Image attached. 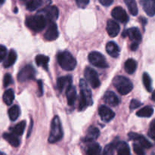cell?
<instances>
[{
	"instance_id": "42",
	"label": "cell",
	"mask_w": 155,
	"mask_h": 155,
	"mask_svg": "<svg viewBox=\"0 0 155 155\" xmlns=\"http://www.w3.org/2000/svg\"><path fill=\"white\" fill-rule=\"evenodd\" d=\"M98 1L104 6H110L113 3L114 0H98Z\"/></svg>"
},
{
	"instance_id": "33",
	"label": "cell",
	"mask_w": 155,
	"mask_h": 155,
	"mask_svg": "<svg viewBox=\"0 0 155 155\" xmlns=\"http://www.w3.org/2000/svg\"><path fill=\"white\" fill-rule=\"evenodd\" d=\"M42 5V0H30L27 4V9L30 12H33L39 8Z\"/></svg>"
},
{
	"instance_id": "39",
	"label": "cell",
	"mask_w": 155,
	"mask_h": 155,
	"mask_svg": "<svg viewBox=\"0 0 155 155\" xmlns=\"http://www.w3.org/2000/svg\"><path fill=\"white\" fill-rule=\"evenodd\" d=\"M141 105H142V103H141L140 101H139L138 100L136 99H133L131 101V102H130V107L131 110H134V109H136L138 108V107H140Z\"/></svg>"
},
{
	"instance_id": "26",
	"label": "cell",
	"mask_w": 155,
	"mask_h": 155,
	"mask_svg": "<svg viewBox=\"0 0 155 155\" xmlns=\"http://www.w3.org/2000/svg\"><path fill=\"white\" fill-rule=\"evenodd\" d=\"M16 60H17L16 52H15V50H11V51H9L7 58H6L4 64L3 65H4L5 68H9V67L12 66V65H13L15 63V61H16Z\"/></svg>"
},
{
	"instance_id": "8",
	"label": "cell",
	"mask_w": 155,
	"mask_h": 155,
	"mask_svg": "<svg viewBox=\"0 0 155 155\" xmlns=\"http://www.w3.org/2000/svg\"><path fill=\"white\" fill-rule=\"evenodd\" d=\"M35 70L31 65H26L23 69L21 70L18 74V81L23 83V82L28 81V80H33L35 77Z\"/></svg>"
},
{
	"instance_id": "7",
	"label": "cell",
	"mask_w": 155,
	"mask_h": 155,
	"mask_svg": "<svg viewBox=\"0 0 155 155\" xmlns=\"http://www.w3.org/2000/svg\"><path fill=\"white\" fill-rule=\"evenodd\" d=\"M38 13L42 15L47 21H50V22H54L55 20L58 19V10L57 7L54 5L47 6Z\"/></svg>"
},
{
	"instance_id": "10",
	"label": "cell",
	"mask_w": 155,
	"mask_h": 155,
	"mask_svg": "<svg viewBox=\"0 0 155 155\" xmlns=\"http://www.w3.org/2000/svg\"><path fill=\"white\" fill-rule=\"evenodd\" d=\"M59 33L58 30V27L55 23L51 22L47 27L44 37L48 41H54L58 38Z\"/></svg>"
},
{
	"instance_id": "37",
	"label": "cell",
	"mask_w": 155,
	"mask_h": 155,
	"mask_svg": "<svg viewBox=\"0 0 155 155\" xmlns=\"http://www.w3.org/2000/svg\"><path fill=\"white\" fill-rule=\"evenodd\" d=\"M12 82H13V80H12V76L8 74H5L4 79H3V86H4V87L8 86L11 83H12Z\"/></svg>"
},
{
	"instance_id": "13",
	"label": "cell",
	"mask_w": 155,
	"mask_h": 155,
	"mask_svg": "<svg viewBox=\"0 0 155 155\" xmlns=\"http://www.w3.org/2000/svg\"><path fill=\"white\" fill-rule=\"evenodd\" d=\"M57 86L59 92H67L68 89L72 86V77L71 76H65L58 79Z\"/></svg>"
},
{
	"instance_id": "31",
	"label": "cell",
	"mask_w": 155,
	"mask_h": 155,
	"mask_svg": "<svg viewBox=\"0 0 155 155\" xmlns=\"http://www.w3.org/2000/svg\"><path fill=\"white\" fill-rule=\"evenodd\" d=\"M26 127V121H21L19 124L15 125L13 128H12V133L13 134L16 135V136H21L24 133V130Z\"/></svg>"
},
{
	"instance_id": "50",
	"label": "cell",
	"mask_w": 155,
	"mask_h": 155,
	"mask_svg": "<svg viewBox=\"0 0 155 155\" xmlns=\"http://www.w3.org/2000/svg\"><path fill=\"white\" fill-rule=\"evenodd\" d=\"M154 1H155V0H154Z\"/></svg>"
},
{
	"instance_id": "38",
	"label": "cell",
	"mask_w": 155,
	"mask_h": 155,
	"mask_svg": "<svg viewBox=\"0 0 155 155\" xmlns=\"http://www.w3.org/2000/svg\"><path fill=\"white\" fill-rule=\"evenodd\" d=\"M7 54V48L4 45H0V62L2 61Z\"/></svg>"
},
{
	"instance_id": "11",
	"label": "cell",
	"mask_w": 155,
	"mask_h": 155,
	"mask_svg": "<svg viewBox=\"0 0 155 155\" xmlns=\"http://www.w3.org/2000/svg\"><path fill=\"white\" fill-rule=\"evenodd\" d=\"M111 15L114 19L123 24H126L129 21V17L126 11L122 7H116L112 10Z\"/></svg>"
},
{
	"instance_id": "21",
	"label": "cell",
	"mask_w": 155,
	"mask_h": 155,
	"mask_svg": "<svg viewBox=\"0 0 155 155\" xmlns=\"http://www.w3.org/2000/svg\"><path fill=\"white\" fill-rule=\"evenodd\" d=\"M101 151V146L96 142H92L87 146L86 151V155H100Z\"/></svg>"
},
{
	"instance_id": "2",
	"label": "cell",
	"mask_w": 155,
	"mask_h": 155,
	"mask_svg": "<svg viewBox=\"0 0 155 155\" xmlns=\"http://www.w3.org/2000/svg\"><path fill=\"white\" fill-rule=\"evenodd\" d=\"M62 137H63V130H62L61 123L60 118L58 116H55L51 120L48 142L49 143H55L60 141Z\"/></svg>"
},
{
	"instance_id": "14",
	"label": "cell",
	"mask_w": 155,
	"mask_h": 155,
	"mask_svg": "<svg viewBox=\"0 0 155 155\" xmlns=\"http://www.w3.org/2000/svg\"><path fill=\"white\" fill-rule=\"evenodd\" d=\"M129 137H130V139L134 141H138L140 144L141 146L144 148H151L152 147V144L149 142L147 139H145L143 136L142 135H139L138 133H129Z\"/></svg>"
},
{
	"instance_id": "4",
	"label": "cell",
	"mask_w": 155,
	"mask_h": 155,
	"mask_svg": "<svg viewBox=\"0 0 155 155\" xmlns=\"http://www.w3.org/2000/svg\"><path fill=\"white\" fill-rule=\"evenodd\" d=\"M47 21L40 14L30 16L26 19V25L35 32H39L43 30L47 24Z\"/></svg>"
},
{
	"instance_id": "3",
	"label": "cell",
	"mask_w": 155,
	"mask_h": 155,
	"mask_svg": "<svg viewBox=\"0 0 155 155\" xmlns=\"http://www.w3.org/2000/svg\"><path fill=\"white\" fill-rule=\"evenodd\" d=\"M113 84L120 94L124 95L130 93L133 89V85L128 78L117 76L113 80Z\"/></svg>"
},
{
	"instance_id": "15",
	"label": "cell",
	"mask_w": 155,
	"mask_h": 155,
	"mask_svg": "<svg viewBox=\"0 0 155 155\" xmlns=\"http://www.w3.org/2000/svg\"><path fill=\"white\" fill-rule=\"evenodd\" d=\"M140 4L148 16L153 17L155 15L154 0H140Z\"/></svg>"
},
{
	"instance_id": "43",
	"label": "cell",
	"mask_w": 155,
	"mask_h": 155,
	"mask_svg": "<svg viewBox=\"0 0 155 155\" xmlns=\"http://www.w3.org/2000/svg\"><path fill=\"white\" fill-rule=\"evenodd\" d=\"M138 47H139V43H138V42H133L131 45V49L133 50V51H136L138 48Z\"/></svg>"
},
{
	"instance_id": "24",
	"label": "cell",
	"mask_w": 155,
	"mask_h": 155,
	"mask_svg": "<svg viewBox=\"0 0 155 155\" xmlns=\"http://www.w3.org/2000/svg\"><path fill=\"white\" fill-rule=\"evenodd\" d=\"M3 138L13 147H18L20 145V141L16 135L12 134V133H4Z\"/></svg>"
},
{
	"instance_id": "12",
	"label": "cell",
	"mask_w": 155,
	"mask_h": 155,
	"mask_svg": "<svg viewBox=\"0 0 155 155\" xmlns=\"http://www.w3.org/2000/svg\"><path fill=\"white\" fill-rule=\"evenodd\" d=\"M98 114L101 119L106 123L110 121L115 117L114 112L105 105L100 106L98 108Z\"/></svg>"
},
{
	"instance_id": "18",
	"label": "cell",
	"mask_w": 155,
	"mask_h": 155,
	"mask_svg": "<svg viewBox=\"0 0 155 155\" xmlns=\"http://www.w3.org/2000/svg\"><path fill=\"white\" fill-rule=\"evenodd\" d=\"M100 135L99 130L97 127H90L88 130L86 136L85 137L84 141L86 142H92L94 140L98 139V137Z\"/></svg>"
},
{
	"instance_id": "28",
	"label": "cell",
	"mask_w": 155,
	"mask_h": 155,
	"mask_svg": "<svg viewBox=\"0 0 155 155\" xmlns=\"http://www.w3.org/2000/svg\"><path fill=\"white\" fill-rule=\"evenodd\" d=\"M15 99V93L12 89H7L3 94V101L7 105H11Z\"/></svg>"
},
{
	"instance_id": "20",
	"label": "cell",
	"mask_w": 155,
	"mask_h": 155,
	"mask_svg": "<svg viewBox=\"0 0 155 155\" xmlns=\"http://www.w3.org/2000/svg\"><path fill=\"white\" fill-rule=\"evenodd\" d=\"M106 51L110 56L113 58H117L120 54V48L114 42H107L106 45Z\"/></svg>"
},
{
	"instance_id": "46",
	"label": "cell",
	"mask_w": 155,
	"mask_h": 155,
	"mask_svg": "<svg viewBox=\"0 0 155 155\" xmlns=\"http://www.w3.org/2000/svg\"><path fill=\"white\" fill-rule=\"evenodd\" d=\"M123 36H124V37H126V36H127V30H124V31L123 32Z\"/></svg>"
},
{
	"instance_id": "40",
	"label": "cell",
	"mask_w": 155,
	"mask_h": 155,
	"mask_svg": "<svg viewBox=\"0 0 155 155\" xmlns=\"http://www.w3.org/2000/svg\"><path fill=\"white\" fill-rule=\"evenodd\" d=\"M77 5L81 8H84L89 4V0H76Z\"/></svg>"
},
{
	"instance_id": "1",
	"label": "cell",
	"mask_w": 155,
	"mask_h": 155,
	"mask_svg": "<svg viewBox=\"0 0 155 155\" xmlns=\"http://www.w3.org/2000/svg\"><path fill=\"white\" fill-rule=\"evenodd\" d=\"M57 60L62 69L65 71H73L77 66V61L74 56L68 51L59 52L57 54Z\"/></svg>"
},
{
	"instance_id": "44",
	"label": "cell",
	"mask_w": 155,
	"mask_h": 155,
	"mask_svg": "<svg viewBox=\"0 0 155 155\" xmlns=\"http://www.w3.org/2000/svg\"><path fill=\"white\" fill-rule=\"evenodd\" d=\"M148 135H149V136L151 138V139H154L155 141V131H154V130H150Z\"/></svg>"
},
{
	"instance_id": "5",
	"label": "cell",
	"mask_w": 155,
	"mask_h": 155,
	"mask_svg": "<svg viewBox=\"0 0 155 155\" xmlns=\"http://www.w3.org/2000/svg\"><path fill=\"white\" fill-rule=\"evenodd\" d=\"M89 62L94 66L100 68H107L108 67V64L106 61L105 58L101 53L97 51H92L88 56Z\"/></svg>"
},
{
	"instance_id": "32",
	"label": "cell",
	"mask_w": 155,
	"mask_h": 155,
	"mask_svg": "<svg viewBox=\"0 0 155 155\" xmlns=\"http://www.w3.org/2000/svg\"><path fill=\"white\" fill-rule=\"evenodd\" d=\"M21 110L18 105H13L8 110V117L12 121H15L19 117Z\"/></svg>"
},
{
	"instance_id": "27",
	"label": "cell",
	"mask_w": 155,
	"mask_h": 155,
	"mask_svg": "<svg viewBox=\"0 0 155 155\" xmlns=\"http://www.w3.org/2000/svg\"><path fill=\"white\" fill-rule=\"evenodd\" d=\"M137 68V63L133 59L130 58L126 61L125 63V71H127V74H132L136 71Z\"/></svg>"
},
{
	"instance_id": "35",
	"label": "cell",
	"mask_w": 155,
	"mask_h": 155,
	"mask_svg": "<svg viewBox=\"0 0 155 155\" xmlns=\"http://www.w3.org/2000/svg\"><path fill=\"white\" fill-rule=\"evenodd\" d=\"M115 148H116V145L114 143H110L109 145H106L105 148L104 149V155H114V153Z\"/></svg>"
},
{
	"instance_id": "16",
	"label": "cell",
	"mask_w": 155,
	"mask_h": 155,
	"mask_svg": "<svg viewBox=\"0 0 155 155\" xmlns=\"http://www.w3.org/2000/svg\"><path fill=\"white\" fill-rule=\"evenodd\" d=\"M107 32L110 37H115L120 33V25L113 20H108L107 22Z\"/></svg>"
},
{
	"instance_id": "6",
	"label": "cell",
	"mask_w": 155,
	"mask_h": 155,
	"mask_svg": "<svg viewBox=\"0 0 155 155\" xmlns=\"http://www.w3.org/2000/svg\"><path fill=\"white\" fill-rule=\"evenodd\" d=\"M84 76L86 80H87L88 83L91 85L92 88L96 89V88L99 87L100 85H101V82L98 78V74L95 70L89 68V67H87L85 69Z\"/></svg>"
},
{
	"instance_id": "19",
	"label": "cell",
	"mask_w": 155,
	"mask_h": 155,
	"mask_svg": "<svg viewBox=\"0 0 155 155\" xmlns=\"http://www.w3.org/2000/svg\"><path fill=\"white\" fill-rule=\"evenodd\" d=\"M127 31V36H129L130 39L131 41H133V42H140L142 41V35H141L140 31L136 27H133Z\"/></svg>"
},
{
	"instance_id": "9",
	"label": "cell",
	"mask_w": 155,
	"mask_h": 155,
	"mask_svg": "<svg viewBox=\"0 0 155 155\" xmlns=\"http://www.w3.org/2000/svg\"><path fill=\"white\" fill-rule=\"evenodd\" d=\"M80 95L86 99L87 102L88 106H90L92 104V92L89 89V86L86 83L83 79H81L80 80Z\"/></svg>"
},
{
	"instance_id": "49",
	"label": "cell",
	"mask_w": 155,
	"mask_h": 155,
	"mask_svg": "<svg viewBox=\"0 0 155 155\" xmlns=\"http://www.w3.org/2000/svg\"><path fill=\"white\" fill-rule=\"evenodd\" d=\"M5 1V0H0V4H2V3H4Z\"/></svg>"
},
{
	"instance_id": "30",
	"label": "cell",
	"mask_w": 155,
	"mask_h": 155,
	"mask_svg": "<svg viewBox=\"0 0 155 155\" xmlns=\"http://www.w3.org/2000/svg\"><path fill=\"white\" fill-rule=\"evenodd\" d=\"M124 2L127 5L130 14L134 16L138 15V6L136 4V0H124Z\"/></svg>"
},
{
	"instance_id": "36",
	"label": "cell",
	"mask_w": 155,
	"mask_h": 155,
	"mask_svg": "<svg viewBox=\"0 0 155 155\" xmlns=\"http://www.w3.org/2000/svg\"><path fill=\"white\" fill-rule=\"evenodd\" d=\"M133 150H134L135 153L137 155H145L143 148L141 145H138V144H134L133 145Z\"/></svg>"
},
{
	"instance_id": "34",
	"label": "cell",
	"mask_w": 155,
	"mask_h": 155,
	"mask_svg": "<svg viewBox=\"0 0 155 155\" xmlns=\"http://www.w3.org/2000/svg\"><path fill=\"white\" fill-rule=\"evenodd\" d=\"M142 80H143V83L145 89H147L148 92H151V89H152V87H151V80L150 76L147 73H145L143 74V78H142Z\"/></svg>"
},
{
	"instance_id": "29",
	"label": "cell",
	"mask_w": 155,
	"mask_h": 155,
	"mask_svg": "<svg viewBox=\"0 0 155 155\" xmlns=\"http://www.w3.org/2000/svg\"><path fill=\"white\" fill-rule=\"evenodd\" d=\"M153 112H154V110L152 107L150 106H146V107H142V109L138 110L136 115L140 117H150L153 114Z\"/></svg>"
},
{
	"instance_id": "48",
	"label": "cell",
	"mask_w": 155,
	"mask_h": 155,
	"mask_svg": "<svg viewBox=\"0 0 155 155\" xmlns=\"http://www.w3.org/2000/svg\"><path fill=\"white\" fill-rule=\"evenodd\" d=\"M32 125H33V122H32V121H31V124H30V128H32ZM30 130H29V132H28V135H27V136H30Z\"/></svg>"
},
{
	"instance_id": "45",
	"label": "cell",
	"mask_w": 155,
	"mask_h": 155,
	"mask_svg": "<svg viewBox=\"0 0 155 155\" xmlns=\"http://www.w3.org/2000/svg\"><path fill=\"white\" fill-rule=\"evenodd\" d=\"M150 128H151V130H154V131H155V119L151 123Z\"/></svg>"
},
{
	"instance_id": "47",
	"label": "cell",
	"mask_w": 155,
	"mask_h": 155,
	"mask_svg": "<svg viewBox=\"0 0 155 155\" xmlns=\"http://www.w3.org/2000/svg\"><path fill=\"white\" fill-rule=\"evenodd\" d=\"M152 100H154L155 101V90L154 91V92H153L152 94Z\"/></svg>"
},
{
	"instance_id": "41",
	"label": "cell",
	"mask_w": 155,
	"mask_h": 155,
	"mask_svg": "<svg viewBox=\"0 0 155 155\" xmlns=\"http://www.w3.org/2000/svg\"><path fill=\"white\" fill-rule=\"evenodd\" d=\"M38 87H39V96H42L43 94V87H42V81L38 80Z\"/></svg>"
},
{
	"instance_id": "22",
	"label": "cell",
	"mask_w": 155,
	"mask_h": 155,
	"mask_svg": "<svg viewBox=\"0 0 155 155\" xmlns=\"http://www.w3.org/2000/svg\"><path fill=\"white\" fill-rule=\"evenodd\" d=\"M118 155H131L130 148L128 144L125 142H120L116 145Z\"/></svg>"
},
{
	"instance_id": "17",
	"label": "cell",
	"mask_w": 155,
	"mask_h": 155,
	"mask_svg": "<svg viewBox=\"0 0 155 155\" xmlns=\"http://www.w3.org/2000/svg\"><path fill=\"white\" fill-rule=\"evenodd\" d=\"M104 101L106 104L111 106V107H116L120 103L119 98L117 96L116 94L113 92H110V91L105 92L104 95Z\"/></svg>"
},
{
	"instance_id": "23",
	"label": "cell",
	"mask_w": 155,
	"mask_h": 155,
	"mask_svg": "<svg viewBox=\"0 0 155 155\" xmlns=\"http://www.w3.org/2000/svg\"><path fill=\"white\" fill-rule=\"evenodd\" d=\"M67 99H68V103L70 106H73L75 103L76 99H77V91H76L75 87L71 86L69 89L67 90Z\"/></svg>"
},
{
	"instance_id": "25",
	"label": "cell",
	"mask_w": 155,
	"mask_h": 155,
	"mask_svg": "<svg viewBox=\"0 0 155 155\" xmlns=\"http://www.w3.org/2000/svg\"><path fill=\"white\" fill-rule=\"evenodd\" d=\"M36 64L39 67H42L45 70H48V63L49 61V58L43 54H38L35 58Z\"/></svg>"
}]
</instances>
